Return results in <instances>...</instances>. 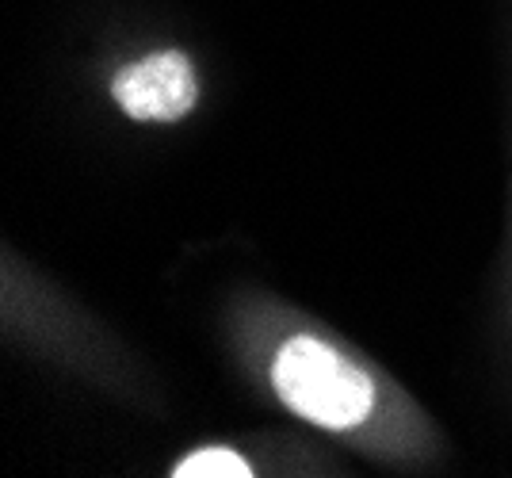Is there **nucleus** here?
Instances as JSON below:
<instances>
[{
    "label": "nucleus",
    "mask_w": 512,
    "mask_h": 478,
    "mask_svg": "<svg viewBox=\"0 0 512 478\" xmlns=\"http://www.w3.org/2000/svg\"><path fill=\"white\" fill-rule=\"evenodd\" d=\"M218 333L249 391L287 421L341 444L360 463L428 475L451 459L444 425L367 348L272 287L222 295Z\"/></svg>",
    "instance_id": "1"
},
{
    "label": "nucleus",
    "mask_w": 512,
    "mask_h": 478,
    "mask_svg": "<svg viewBox=\"0 0 512 478\" xmlns=\"http://www.w3.org/2000/svg\"><path fill=\"white\" fill-rule=\"evenodd\" d=\"M0 341L12 356L62 371L127 410L165 413L150 364L12 241L0 245Z\"/></svg>",
    "instance_id": "2"
},
{
    "label": "nucleus",
    "mask_w": 512,
    "mask_h": 478,
    "mask_svg": "<svg viewBox=\"0 0 512 478\" xmlns=\"http://www.w3.org/2000/svg\"><path fill=\"white\" fill-rule=\"evenodd\" d=\"M352 459L299 421L249 433L199 436L157 471L165 478H348Z\"/></svg>",
    "instance_id": "3"
},
{
    "label": "nucleus",
    "mask_w": 512,
    "mask_h": 478,
    "mask_svg": "<svg viewBox=\"0 0 512 478\" xmlns=\"http://www.w3.org/2000/svg\"><path fill=\"white\" fill-rule=\"evenodd\" d=\"M104 96L134 127H180L203 108V66L184 43H150L104 69Z\"/></svg>",
    "instance_id": "4"
},
{
    "label": "nucleus",
    "mask_w": 512,
    "mask_h": 478,
    "mask_svg": "<svg viewBox=\"0 0 512 478\" xmlns=\"http://www.w3.org/2000/svg\"><path fill=\"white\" fill-rule=\"evenodd\" d=\"M497 318H501V333L512 348V203H509V241L501 253V280H497Z\"/></svg>",
    "instance_id": "5"
}]
</instances>
